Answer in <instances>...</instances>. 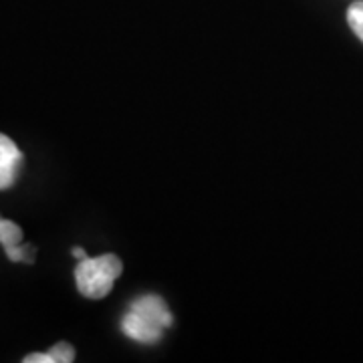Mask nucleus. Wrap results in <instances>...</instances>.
<instances>
[{
	"mask_svg": "<svg viewBox=\"0 0 363 363\" xmlns=\"http://www.w3.org/2000/svg\"><path fill=\"white\" fill-rule=\"evenodd\" d=\"M23 242V230L18 224H14L13 220H4L0 218V245L6 248L18 247Z\"/></svg>",
	"mask_w": 363,
	"mask_h": 363,
	"instance_id": "5",
	"label": "nucleus"
},
{
	"mask_svg": "<svg viewBox=\"0 0 363 363\" xmlns=\"http://www.w3.org/2000/svg\"><path fill=\"white\" fill-rule=\"evenodd\" d=\"M123 271V262L117 255H101L95 259L79 260L75 269L79 293L83 297L99 301L111 293V289Z\"/></svg>",
	"mask_w": 363,
	"mask_h": 363,
	"instance_id": "1",
	"label": "nucleus"
},
{
	"mask_svg": "<svg viewBox=\"0 0 363 363\" xmlns=\"http://www.w3.org/2000/svg\"><path fill=\"white\" fill-rule=\"evenodd\" d=\"M71 252H73V257H75V259H79V260L87 259V252H85L83 248H73Z\"/></svg>",
	"mask_w": 363,
	"mask_h": 363,
	"instance_id": "9",
	"label": "nucleus"
},
{
	"mask_svg": "<svg viewBox=\"0 0 363 363\" xmlns=\"http://www.w3.org/2000/svg\"><path fill=\"white\" fill-rule=\"evenodd\" d=\"M49 353L52 355L55 363H71L75 359V350H73V345L67 343V341H59L57 345H52Z\"/></svg>",
	"mask_w": 363,
	"mask_h": 363,
	"instance_id": "7",
	"label": "nucleus"
},
{
	"mask_svg": "<svg viewBox=\"0 0 363 363\" xmlns=\"http://www.w3.org/2000/svg\"><path fill=\"white\" fill-rule=\"evenodd\" d=\"M25 363H55L52 359V355L47 351V353H30V355H26Z\"/></svg>",
	"mask_w": 363,
	"mask_h": 363,
	"instance_id": "8",
	"label": "nucleus"
},
{
	"mask_svg": "<svg viewBox=\"0 0 363 363\" xmlns=\"http://www.w3.org/2000/svg\"><path fill=\"white\" fill-rule=\"evenodd\" d=\"M347 25L363 43V0H355L347 9Z\"/></svg>",
	"mask_w": 363,
	"mask_h": 363,
	"instance_id": "6",
	"label": "nucleus"
},
{
	"mask_svg": "<svg viewBox=\"0 0 363 363\" xmlns=\"http://www.w3.org/2000/svg\"><path fill=\"white\" fill-rule=\"evenodd\" d=\"M130 309L131 311L140 313L143 317H147V319L154 321V323L162 325L164 329H168V327H172V323H174V317H172V313H169L166 301L162 297H157V295H143V297L135 298V301L131 303Z\"/></svg>",
	"mask_w": 363,
	"mask_h": 363,
	"instance_id": "4",
	"label": "nucleus"
},
{
	"mask_svg": "<svg viewBox=\"0 0 363 363\" xmlns=\"http://www.w3.org/2000/svg\"><path fill=\"white\" fill-rule=\"evenodd\" d=\"M121 331L130 339L140 341V343H157L162 339V335H164V327L162 325L150 321L147 317L131 311V309L121 319Z\"/></svg>",
	"mask_w": 363,
	"mask_h": 363,
	"instance_id": "3",
	"label": "nucleus"
},
{
	"mask_svg": "<svg viewBox=\"0 0 363 363\" xmlns=\"http://www.w3.org/2000/svg\"><path fill=\"white\" fill-rule=\"evenodd\" d=\"M21 166H23V152L9 135L0 133V190L13 188Z\"/></svg>",
	"mask_w": 363,
	"mask_h": 363,
	"instance_id": "2",
	"label": "nucleus"
}]
</instances>
